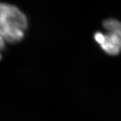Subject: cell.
Masks as SVG:
<instances>
[{
	"label": "cell",
	"mask_w": 121,
	"mask_h": 121,
	"mask_svg": "<svg viewBox=\"0 0 121 121\" xmlns=\"http://www.w3.org/2000/svg\"><path fill=\"white\" fill-rule=\"evenodd\" d=\"M27 26L26 16L17 7L0 3V35L5 42L15 43L20 41Z\"/></svg>",
	"instance_id": "1"
},
{
	"label": "cell",
	"mask_w": 121,
	"mask_h": 121,
	"mask_svg": "<svg viewBox=\"0 0 121 121\" xmlns=\"http://www.w3.org/2000/svg\"><path fill=\"white\" fill-rule=\"evenodd\" d=\"M104 32L98 31L94 38L102 49L110 56L121 52V22L114 18L104 20L102 23Z\"/></svg>",
	"instance_id": "2"
},
{
	"label": "cell",
	"mask_w": 121,
	"mask_h": 121,
	"mask_svg": "<svg viewBox=\"0 0 121 121\" xmlns=\"http://www.w3.org/2000/svg\"><path fill=\"white\" fill-rule=\"evenodd\" d=\"M4 47H5V40L2 37V36L0 35V60H1V58H2L1 51H2V50L4 49Z\"/></svg>",
	"instance_id": "3"
}]
</instances>
